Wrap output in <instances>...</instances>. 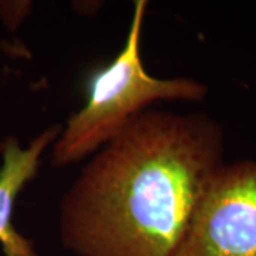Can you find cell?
<instances>
[{
	"label": "cell",
	"instance_id": "cell-1",
	"mask_svg": "<svg viewBox=\"0 0 256 256\" xmlns=\"http://www.w3.org/2000/svg\"><path fill=\"white\" fill-rule=\"evenodd\" d=\"M224 151L225 132L208 114L146 110L63 195V246L77 256H170Z\"/></svg>",
	"mask_w": 256,
	"mask_h": 256
},
{
	"label": "cell",
	"instance_id": "cell-2",
	"mask_svg": "<svg viewBox=\"0 0 256 256\" xmlns=\"http://www.w3.org/2000/svg\"><path fill=\"white\" fill-rule=\"evenodd\" d=\"M148 2L134 3L124 46L86 82V102L52 146V164L64 168L97 152L156 101H202L208 87L190 77L158 78L146 72L141 43Z\"/></svg>",
	"mask_w": 256,
	"mask_h": 256
},
{
	"label": "cell",
	"instance_id": "cell-3",
	"mask_svg": "<svg viewBox=\"0 0 256 256\" xmlns=\"http://www.w3.org/2000/svg\"><path fill=\"white\" fill-rule=\"evenodd\" d=\"M170 256H256V161L212 174Z\"/></svg>",
	"mask_w": 256,
	"mask_h": 256
},
{
	"label": "cell",
	"instance_id": "cell-4",
	"mask_svg": "<svg viewBox=\"0 0 256 256\" xmlns=\"http://www.w3.org/2000/svg\"><path fill=\"white\" fill-rule=\"evenodd\" d=\"M63 126L53 124L37 136L28 148L18 138H6L0 144V246L4 256H40L33 242L24 238L13 225V210L23 188L38 174L40 158L62 134Z\"/></svg>",
	"mask_w": 256,
	"mask_h": 256
}]
</instances>
